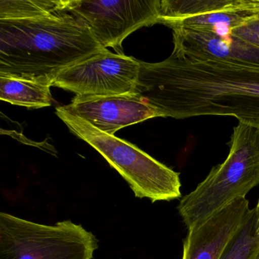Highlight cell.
<instances>
[{"label": "cell", "mask_w": 259, "mask_h": 259, "mask_svg": "<svg viewBox=\"0 0 259 259\" xmlns=\"http://www.w3.org/2000/svg\"><path fill=\"white\" fill-rule=\"evenodd\" d=\"M139 62L134 94L160 117L228 116L259 127V69L172 53L159 63Z\"/></svg>", "instance_id": "obj_1"}, {"label": "cell", "mask_w": 259, "mask_h": 259, "mask_svg": "<svg viewBox=\"0 0 259 259\" xmlns=\"http://www.w3.org/2000/svg\"><path fill=\"white\" fill-rule=\"evenodd\" d=\"M107 51L84 22L66 11L0 20V75L52 86L65 69Z\"/></svg>", "instance_id": "obj_2"}, {"label": "cell", "mask_w": 259, "mask_h": 259, "mask_svg": "<svg viewBox=\"0 0 259 259\" xmlns=\"http://www.w3.org/2000/svg\"><path fill=\"white\" fill-rule=\"evenodd\" d=\"M259 184V127L239 122L230 152L192 192L180 200L179 214L188 230L245 195Z\"/></svg>", "instance_id": "obj_3"}, {"label": "cell", "mask_w": 259, "mask_h": 259, "mask_svg": "<svg viewBox=\"0 0 259 259\" xmlns=\"http://www.w3.org/2000/svg\"><path fill=\"white\" fill-rule=\"evenodd\" d=\"M57 115L71 133L93 147L116 169L136 198L152 203L182 198L180 174L136 145L100 131L87 121L57 107Z\"/></svg>", "instance_id": "obj_4"}, {"label": "cell", "mask_w": 259, "mask_h": 259, "mask_svg": "<svg viewBox=\"0 0 259 259\" xmlns=\"http://www.w3.org/2000/svg\"><path fill=\"white\" fill-rule=\"evenodd\" d=\"M98 239L70 220L46 225L0 213V259H93Z\"/></svg>", "instance_id": "obj_5"}, {"label": "cell", "mask_w": 259, "mask_h": 259, "mask_svg": "<svg viewBox=\"0 0 259 259\" xmlns=\"http://www.w3.org/2000/svg\"><path fill=\"white\" fill-rule=\"evenodd\" d=\"M160 0H66V12L84 22L97 41L124 54L122 43L142 27L159 23Z\"/></svg>", "instance_id": "obj_6"}, {"label": "cell", "mask_w": 259, "mask_h": 259, "mask_svg": "<svg viewBox=\"0 0 259 259\" xmlns=\"http://www.w3.org/2000/svg\"><path fill=\"white\" fill-rule=\"evenodd\" d=\"M139 69V60L108 50L65 69L52 86L81 96L134 94Z\"/></svg>", "instance_id": "obj_7"}, {"label": "cell", "mask_w": 259, "mask_h": 259, "mask_svg": "<svg viewBox=\"0 0 259 259\" xmlns=\"http://www.w3.org/2000/svg\"><path fill=\"white\" fill-rule=\"evenodd\" d=\"M100 131L114 136L116 132L151 118L160 117L157 110L135 94L105 96L76 95L70 104L61 107Z\"/></svg>", "instance_id": "obj_8"}, {"label": "cell", "mask_w": 259, "mask_h": 259, "mask_svg": "<svg viewBox=\"0 0 259 259\" xmlns=\"http://www.w3.org/2000/svg\"><path fill=\"white\" fill-rule=\"evenodd\" d=\"M172 30V54L196 61H216L259 69V47L231 34L210 31Z\"/></svg>", "instance_id": "obj_9"}, {"label": "cell", "mask_w": 259, "mask_h": 259, "mask_svg": "<svg viewBox=\"0 0 259 259\" xmlns=\"http://www.w3.org/2000/svg\"><path fill=\"white\" fill-rule=\"evenodd\" d=\"M251 210L248 200L239 198L189 228L183 239L182 259H220Z\"/></svg>", "instance_id": "obj_10"}, {"label": "cell", "mask_w": 259, "mask_h": 259, "mask_svg": "<svg viewBox=\"0 0 259 259\" xmlns=\"http://www.w3.org/2000/svg\"><path fill=\"white\" fill-rule=\"evenodd\" d=\"M51 87L35 80L0 75V98L13 105L30 109L49 107L52 104Z\"/></svg>", "instance_id": "obj_11"}, {"label": "cell", "mask_w": 259, "mask_h": 259, "mask_svg": "<svg viewBox=\"0 0 259 259\" xmlns=\"http://www.w3.org/2000/svg\"><path fill=\"white\" fill-rule=\"evenodd\" d=\"M66 0H0V20H21L66 11Z\"/></svg>", "instance_id": "obj_12"}, {"label": "cell", "mask_w": 259, "mask_h": 259, "mask_svg": "<svg viewBox=\"0 0 259 259\" xmlns=\"http://www.w3.org/2000/svg\"><path fill=\"white\" fill-rule=\"evenodd\" d=\"M259 234L256 230L255 210H251L245 224L232 238L220 259H257Z\"/></svg>", "instance_id": "obj_13"}, {"label": "cell", "mask_w": 259, "mask_h": 259, "mask_svg": "<svg viewBox=\"0 0 259 259\" xmlns=\"http://www.w3.org/2000/svg\"><path fill=\"white\" fill-rule=\"evenodd\" d=\"M232 35L259 47V16H251L231 30Z\"/></svg>", "instance_id": "obj_14"}, {"label": "cell", "mask_w": 259, "mask_h": 259, "mask_svg": "<svg viewBox=\"0 0 259 259\" xmlns=\"http://www.w3.org/2000/svg\"><path fill=\"white\" fill-rule=\"evenodd\" d=\"M245 9L253 16H259V0H246Z\"/></svg>", "instance_id": "obj_15"}, {"label": "cell", "mask_w": 259, "mask_h": 259, "mask_svg": "<svg viewBox=\"0 0 259 259\" xmlns=\"http://www.w3.org/2000/svg\"><path fill=\"white\" fill-rule=\"evenodd\" d=\"M254 209L255 210L256 214V230H257V233L259 234V204H257V205H256Z\"/></svg>", "instance_id": "obj_16"}, {"label": "cell", "mask_w": 259, "mask_h": 259, "mask_svg": "<svg viewBox=\"0 0 259 259\" xmlns=\"http://www.w3.org/2000/svg\"><path fill=\"white\" fill-rule=\"evenodd\" d=\"M257 259H259V253H258V255H257Z\"/></svg>", "instance_id": "obj_17"}, {"label": "cell", "mask_w": 259, "mask_h": 259, "mask_svg": "<svg viewBox=\"0 0 259 259\" xmlns=\"http://www.w3.org/2000/svg\"><path fill=\"white\" fill-rule=\"evenodd\" d=\"M257 204H259V200L258 201H257Z\"/></svg>", "instance_id": "obj_18"}]
</instances>
